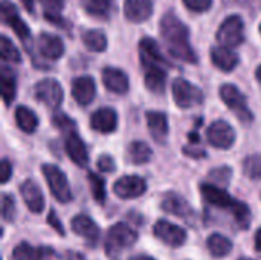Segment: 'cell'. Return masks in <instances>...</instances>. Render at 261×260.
<instances>
[{
  "mask_svg": "<svg viewBox=\"0 0 261 260\" xmlns=\"http://www.w3.org/2000/svg\"><path fill=\"white\" fill-rule=\"evenodd\" d=\"M161 34L170 54L179 60L196 63L197 57L190 44L188 28L171 12L165 14L161 20Z\"/></svg>",
  "mask_w": 261,
  "mask_h": 260,
  "instance_id": "6da1fadb",
  "label": "cell"
},
{
  "mask_svg": "<svg viewBox=\"0 0 261 260\" xmlns=\"http://www.w3.org/2000/svg\"><path fill=\"white\" fill-rule=\"evenodd\" d=\"M138 241L136 231L124 222H118L110 227L106 241V250L110 256L116 257L119 251L130 248Z\"/></svg>",
  "mask_w": 261,
  "mask_h": 260,
  "instance_id": "7a4b0ae2",
  "label": "cell"
},
{
  "mask_svg": "<svg viewBox=\"0 0 261 260\" xmlns=\"http://www.w3.org/2000/svg\"><path fill=\"white\" fill-rule=\"evenodd\" d=\"M43 176L49 185L50 193L58 202H69L72 199V192L66 175L54 164L43 166Z\"/></svg>",
  "mask_w": 261,
  "mask_h": 260,
  "instance_id": "3957f363",
  "label": "cell"
},
{
  "mask_svg": "<svg viewBox=\"0 0 261 260\" xmlns=\"http://www.w3.org/2000/svg\"><path fill=\"white\" fill-rule=\"evenodd\" d=\"M220 97L223 103L237 115V118L243 123H251L254 120V115L246 103L245 95L234 86V84H225L220 87Z\"/></svg>",
  "mask_w": 261,
  "mask_h": 260,
  "instance_id": "277c9868",
  "label": "cell"
},
{
  "mask_svg": "<svg viewBox=\"0 0 261 260\" xmlns=\"http://www.w3.org/2000/svg\"><path fill=\"white\" fill-rule=\"evenodd\" d=\"M243 32H245V25H243L242 17L231 15L220 25L219 32H217V40H219L220 46L232 49L243 43V40H245Z\"/></svg>",
  "mask_w": 261,
  "mask_h": 260,
  "instance_id": "5b68a950",
  "label": "cell"
},
{
  "mask_svg": "<svg viewBox=\"0 0 261 260\" xmlns=\"http://www.w3.org/2000/svg\"><path fill=\"white\" fill-rule=\"evenodd\" d=\"M173 97L176 104L182 109L199 106L203 101V92L197 86L184 78H176L173 81Z\"/></svg>",
  "mask_w": 261,
  "mask_h": 260,
  "instance_id": "8992f818",
  "label": "cell"
},
{
  "mask_svg": "<svg viewBox=\"0 0 261 260\" xmlns=\"http://www.w3.org/2000/svg\"><path fill=\"white\" fill-rule=\"evenodd\" d=\"M35 97L49 109H57L63 103V89L54 78H44L35 86Z\"/></svg>",
  "mask_w": 261,
  "mask_h": 260,
  "instance_id": "52a82bcc",
  "label": "cell"
},
{
  "mask_svg": "<svg viewBox=\"0 0 261 260\" xmlns=\"http://www.w3.org/2000/svg\"><path fill=\"white\" fill-rule=\"evenodd\" d=\"M139 57H141V63H142L145 70H148V69H165L167 67V60L164 58V55L159 49V44L150 37H145L141 40Z\"/></svg>",
  "mask_w": 261,
  "mask_h": 260,
  "instance_id": "ba28073f",
  "label": "cell"
},
{
  "mask_svg": "<svg viewBox=\"0 0 261 260\" xmlns=\"http://www.w3.org/2000/svg\"><path fill=\"white\" fill-rule=\"evenodd\" d=\"M153 231L158 239H161L164 244H167L173 248H179L187 242V231L182 227L171 224L165 219L158 221L154 224Z\"/></svg>",
  "mask_w": 261,
  "mask_h": 260,
  "instance_id": "9c48e42d",
  "label": "cell"
},
{
  "mask_svg": "<svg viewBox=\"0 0 261 260\" xmlns=\"http://www.w3.org/2000/svg\"><path fill=\"white\" fill-rule=\"evenodd\" d=\"M206 136L211 146L222 150H228L236 143V132L226 121H214L208 127Z\"/></svg>",
  "mask_w": 261,
  "mask_h": 260,
  "instance_id": "30bf717a",
  "label": "cell"
},
{
  "mask_svg": "<svg viewBox=\"0 0 261 260\" xmlns=\"http://www.w3.org/2000/svg\"><path fill=\"white\" fill-rule=\"evenodd\" d=\"M145 190H147L145 181L141 176H135V175L122 176L113 185V192L121 199H135V198H139V196H142L145 193Z\"/></svg>",
  "mask_w": 261,
  "mask_h": 260,
  "instance_id": "8fae6325",
  "label": "cell"
},
{
  "mask_svg": "<svg viewBox=\"0 0 261 260\" xmlns=\"http://www.w3.org/2000/svg\"><path fill=\"white\" fill-rule=\"evenodd\" d=\"M200 193H202L203 199L214 207L229 208V211H234V208L239 205V201H236L226 190H223L222 187H217L214 184H206V182L202 184Z\"/></svg>",
  "mask_w": 261,
  "mask_h": 260,
  "instance_id": "7c38bea8",
  "label": "cell"
},
{
  "mask_svg": "<svg viewBox=\"0 0 261 260\" xmlns=\"http://www.w3.org/2000/svg\"><path fill=\"white\" fill-rule=\"evenodd\" d=\"M70 227L73 230L75 234H78L80 238L86 239L89 244H96L101 234L99 227L93 222L92 218L86 216V215H78L70 221Z\"/></svg>",
  "mask_w": 261,
  "mask_h": 260,
  "instance_id": "4fadbf2b",
  "label": "cell"
},
{
  "mask_svg": "<svg viewBox=\"0 0 261 260\" xmlns=\"http://www.w3.org/2000/svg\"><path fill=\"white\" fill-rule=\"evenodd\" d=\"M20 195L26 204V207L29 208V211L32 213H41L44 210V196L41 188L31 179L24 181L20 185Z\"/></svg>",
  "mask_w": 261,
  "mask_h": 260,
  "instance_id": "5bb4252c",
  "label": "cell"
},
{
  "mask_svg": "<svg viewBox=\"0 0 261 260\" xmlns=\"http://www.w3.org/2000/svg\"><path fill=\"white\" fill-rule=\"evenodd\" d=\"M96 95V84L92 77H78L72 83V97L80 106H87Z\"/></svg>",
  "mask_w": 261,
  "mask_h": 260,
  "instance_id": "9a60e30c",
  "label": "cell"
},
{
  "mask_svg": "<svg viewBox=\"0 0 261 260\" xmlns=\"http://www.w3.org/2000/svg\"><path fill=\"white\" fill-rule=\"evenodd\" d=\"M90 126L93 130L99 133H112L116 130L118 126V115L113 109L110 107H102L98 109L96 112L92 113L90 116Z\"/></svg>",
  "mask_w": 261,
  "mask_h": 260,
  "instance_id": "2e32d148",
  "label": "cell"
},
{
  "mask_svg": "<svg viewBox=\"0 0 261 260\" xmlns=\"http://www.w3.org/2000/svg\"><path fill=\"white\" fill-rule=\"evenodd\" d=\"M162 210L165 213L174 215L177 218H184L187 221H191L194 218V211L191 208V205L179 195L176 193H170L165 196V199L162 201Z\"/></svg>",
  "mask_w": 261,
  "mask_h": 260,
  "instance_id": "e0dca14e",
  "label": "cell"
},
{
  "mask_svg": "<svg viewBox=\"0 0 261 260\" xmlns=\"http://www.w3.org/2000/svg\"><path fill=\"white\" fill-rule=\"evenodd\" d=\"M2 15H3V20L8 26L12 28V31L21 38V40H28L29 38V28L28 25L21 20V17L18 15V12L15 11L14 5L3 0L2 2Z\"/></svg>",
  "mask_w": 261,
  "mask_h": 260,
  "instance_id": "ac0fdd59",
  "label": "cell"
},
{
  "mask_svg": "<svg viewBox=\"0 0 261 260\" xmlns=\"http://www.w3.org/2000/svg\"><path fill=\"white\" fill-rule=\"evenodd\" d=\"M66 153L69 158L78 166V167H86L89 162V153L86 149V144L76 133H69L64 141Z\"/></svg>",
  "mask_w": 261,
  "mask_h": 260,
  "instance_id": "d6986e66",
  "label": "cell"
},
{
  "mask_svg": "<svg viewBox=\"0 0 261 260\" xmlns=\"http://www.w3.org/2000/svg\"><path fill=\"white\" fill-rule=\"evenodd\" d=\"M153 12V0H124V14L130 21H145Z\"/></svg>",
  "mask_w": 261,
  "mask_h": 260,
  "instance_id": "ffe728a7",
  "label": "cell"
},
{
  "mask_svg": "<svg viewBox=\"0 0 261 260\" xmlns=\"http://www.w3.org/2000/svg\"><path fill=\"white\" fill-rule=\"evenodd\" d=\"M102 83L107 90L122 95L128 90V77L116 67H106L102 70Z\"/></svg>",
  "mask_w": 261,
  "mask_h": 260,
  "instance_id": "44dd1931",
  "label": "cell"
},
{
  "mask_svg": "<svg viewBox=\"0 0 261 260\" xmlns=\"http://www.w3.org/2000/svg\"><path fill=\"white\" fill-rule=\"evenodd\" d=\"M37 48H38L40 54L49 60H57L64 52V44H63L61 38H58L57 35H52V34H41L38 37Z\"/></svg>",
  "mask_w": 261,
  "mask_h": 260,
  "instance_id": "7402d4cb",
  "label": "cell"
},
{
  "mask_svg": "<svg viewBox=\"0 0 261 260\" xmlns=\"http://www.w3.org/2000/svg\"><path fill=\"white\" fill-rule=\"evenodd\" d=\"M211 60L214 66L223 72H231L239 64V55L232 49L225 46H214L211 49Z\"/></svg>",
  "mask_w": 261,
  "mask_h": 260,
  "instance_id": "603a6c76",
  "label": "cell"
},
{
  "mask_svg": "<svg viewBox=\"0 0 261 260\" xmlns=\"http://www.w3.org/2000/svg\"><path fill=\"white\" fill-rule=\"evenodd\" d=\"M148 129L156 141H164L168 135V118L165 113L158 110H150L145 115Z\"/></svg>",
  "mask_w": 261,
  "mask_h": 260,
  "instance_id": "cb8c5ba5",
  "label": "cell"
},
{
  "mask_svg": "<svg viewBox=\"0 0 261 260\" xmlns=\"http://www.w3.org/2000/svg\"><path fill=\"white\" fill-rule=\"evenodd\" d=\"M84 11L98 18H109L115 8V0H81Z\"/></svg>",
  "mask_w": 261,
  "mask_h": 260,
  "instance_id": "d4e9b609",
  "label": "cell"
},
{
  "mask_svg": "<svg viewBox=\"0 0 261 260\" xmlns=\"http://www.w3.org/2000/svg\"><path fill=\"white\" fill-rule=\"evenodd\" d=\"M15 123L24 133H32L38 127V118L37 115L24 106H18L15 109Z\"/></svg>",
  "mask_w": 261,
  "mask_h": 260,
  "instance_id": "484cf974",
  "label": "cell"
},
{
  "mask_svg": "<svg viewBox=\"0 0 261 260\" xmlns=\"http://www.w3.org/2000/svg\"><path fill=\"white\" fill-rule=\"evenodd\" d=\"M153 156V152L151 149L142 143V141H135L128 146L127 149V158L132 164H136V166H141V164H145L151 159Z\"/></svg>",
  "mask_w": 261,
  "mask_h": 260,
  "instance_id": "4316f807",
  "label": "cell"
},
{
  "mask_svg": "<svg viewBox=\"0 0 261 260\" xmlns=\"http://www.w3.org/2000/svg\"><path fill=\"white\" fill-rule=\"evenodd\" d=\"M206 245H208L210 253L216 257H223V256L229 254L232 250V242L220 233L211 234L206 241Z\"/></svg>",
  "mask_w": 261,
  "mask_h": 260,
  "instance_id": "83f0119b",
  "label": "cell"
},
{
  "mask_svg": "<svg viewBox=\"0 0 261 260\" xmlns=\"http://www.w3.org/2000/svg\"><path fill=\"white\" fill-rule=\"evenodd\" d=\"M167 83V70L165 69H148L145 70V86L154 92L162 93Z\"/></svg>",
  "mask_w": 261,
  "mask_h": 260,
  "instance_id": "f1b7e54d",
  "label": "cell"
},
{
  "mask_svg": "<svg viewBox=\"0 0 261 260\" xmlns=\"http://www.w3.org/2000/svg\"><path fill=\"white\" fill-rule=\"evenodd\" d=\"M83 43L86 48L92 52H102L107 48V38L106 35L98 29H90L83 34Z\"/></svg>",
  "mask_w": 261,
  "mask_h": 260,
  "instance_id": "f546056e",
  "label": "cell"
},
{
  "mask_svg": "<svg viewBox=\"0 0 261 260\" xmlns=\"http://www.w3.org/2000/svg\"><path fill=\"white\" fill-rule=\"evenodd\" d=\"M46 251L43 248H35L26 242L18 244L12 251L14 260H43V254Z\"/></svg>",
  "mask_w": 261,
  "mask_h": 260,
  "instance_id": "4dcf8cb0",
  "label": "cell"
},
{
  "mask_svg": "<svg viewBox=\"0 0 261 260\" xmlns=\"http://www.w3.org/2000/svg\"><path fill=\"white\" fill-rule=\"evenodd\" d=\"M2 95L6 104H11V101L15 98V78L5 67L2 70Z\"/></svg>",
  "mask_w": 261,
  "mask_h": 260,
  "instance_id": "1f68e13d",
  "label": "cell"
},
{
  "mask_svg": "<svg viewBox=\"0 0 261 260\" xmlns=\"http://www.w3.org/2000/svg\"><path fill=\"white\" fill-rule=\"evenodd\" d=\"M89 184H90V190L93 195V199L99 204H102L106 201V181L102 179V176H99L98 173H89Z\"/></svg>",
  "mask_w": 261,
  "mask_h": 260,
  "instance_id": "d6a6232c",
  "label": "cell"
},
{
  "mask_svg": "<svg viewBox=\"0 0 261 260\" xmlns=\"http://www.w3.org/2000/svg\"><path fill=\"white\" fill-rule=\"evenodd\" d=\"M0 54L5 61L18 63L21 60L18 49L12 44V41L6 35H2V38H0Z\"/></svg>",
  "mask_w": 261,
  "mask_h": 260,
  "instance_id": "836d02e7",
  "label": "cell"
},
{
  "mask_svg": "<svg viewBox=\"0 0 261 260\" xmlns=\"http://www.w3.org/2000/svg\"><path fill=\"white\" fill-rule=\"evenodd\" d=\"M243 172L251 179H261V155H251L243 161Z\"/></svg>",
  "mask_w": 261,
  "mask_h": 260,
  "instance_id": "e575fe53",
  "label": "cell"
},
{
  "mask_svg": "<svg viewBox=\"0 0 261 260\" xmlns=\"http://www.w3.org/2000/svg\"><path fill=\"white\" fill-rule=\"evenodd\" d=\"M2 216L6 222H12L15 219V201L9 195H3L2 198Z\"/></svg>",
  "mask_w": 261,
  "mask_h": 260,
  "instance_id": "d590c367",
  "label": "cell"
},
{
  "mask_svg": "<svg viewBox=\"0 0 261 260\" xmlns=\"http://www.w3.org/2000/svg\"><path fill=\"white\" fill-rule=\"evenodd\" d=\"M52 121H54L55 127L60 129L61 132H64V130H67V129L72 130V129L75 127V123H73L67 115H64V113H55Z\"/></svg>",
  "mask_w": 261,
  "mask_h": 260,
  "instance_id": "8d00e7d4",
  "label": "cell"
},
{
  "mask_svg": "<svg viewBox=\"0 0 261 260\" xmlns=\"http://www.w3.org/2000/svg\"><path fill=\"white\" fill-rule=\"evenodd\" d=\"M184 3L193 12H205L211 8L213 0H184Z\"/></svg>",
  "mask_w": 261,
  "mask_h": 260,
  "instance_id": "74e56055",
  "label": "cell"
},
{
  "mask_svg": "<svg viewBox=\"0 0 261 260\" xmlns=\"http://www.w3.org/2000/svg\"><path fill=\"white\" fill-rule=\"evenodd\" d=\"M211 178L216 179L220 184H228L229 178H231V170L228 167H222V169H216L211 172Z\"/></svg>",
  "mask_w": 261,
  "mask_h": 260,
  "instance_id": "f35d334b",
  "label": "cell"
},
{
  "mask_svg": "<svg viewBox=\"0 0 261 260\" xmlns=\"http://www.w3.org/2000/svg\"><path fill=\"white\" fill-rule=\"evenodd\" d=\"M98 169H99V172H104V173L113 172V170L116 169V167H115L113 158H110V156H107V155H102V156L98 159Z\"/></svg>",
  "mask_w": 261,
  "mask_h": 260,
  "instance_id": "ab89813d",
  "label": "cell"
},
{
  "mask_svg": "<svg viewBox=\"0 0 261 260\" xmlns=\"http://www.w3.org/2000/svg\"><path fill=\"white\" fill-rule=\"evenodd\" d=\"M46 14H58L64 5V0H41Z\"/></svg>",
  "mask_w": 261,
  "mask_h": 260,
  "instance_id": "60d3db41",
  "label": "cell"
},
{
  "mask_svg": "<svg viewBox=\"0 0 261 260\" xmlns=\"http://www.w3.org/2000/svg\"><path fill=\"white\" fill-rule=\"evenodd\" d=\"M11 175H12V166H11V162L8 159H2V162H0V182L2 184H6L9 181Z\"/></svg>",
  "mask_w": 261,
  "mask_h": 260,
  "instance_id": "b9f144b4",
  "label": "cell"
},
{
  "mask_svg": "<svg viewBox=\"0 0 261 260\" xmlns=\"http://www.w3.org/2000/svg\"><path fill=\"white\" fill-rule=\"evenodd\" d=\"M47 222L54 227V230H55L60 236H64V228H63L61 222L58 221V218H57L55 211H50V213H49V216H47Z\"/></svg>",
  "mask_w": 261,
  "mask_h": 260,
  "instance_id": "7bdbcfd3",
  "label": "cell"
},
{
  "mask_svg": "<svg viewBox=\"0 0 261 260\" xmlns=\"http://www.w3.org/2000/svg\"><path fill=\"white\" fill-rule=\"evenodd\" d=\"M66 260H86L83 254L76 253V251H67L66 253Z\"/></svg>",
  "mask_w": 261,
  "mask_h": 260,
  "instance_id": "ee69618b",
  "label": "cell"
},
{
  "mask_svg": "<svg viewBox=\"0 0 261 260\" xmlns=\"http://www.w3.org/2000/svg\"><path fill=\"white\" fill-rule=\"evenodd\" d=\"M255 248L261 251V228L257 231V234H255Z\"/></svg>",
  "mask_w": 261,
  "mask_h": 260,
  "instance_id": "f6af8a7d",
  "label": "cell"
},
{
  "mask_svg": "<svg viewBox=\"0 0 261 260\" xmlns=\"http://www.w3.org/2000/svg\"><path fill=\"white\" fill-rule=\"evenodd\" d=\"M21 3L24 5V8H26L28 11H32V6H34V2H32V0H21Z\"/></svg>",
  "mask_w": 261,
  "mask_h": 260,
  "instance_id": "bcb514c9",
  "label": "cell"
},
{
  "mask_svg": "<svg viewBox=\"0 0 261 260\" xmlns=\"http://www.w3.org/2000/svg\"><path fill=\"white\" fill-rule=\"evenodd\" d=\"M130 260H154L153 257H150V256H135V257H132Z\"/></svg>",
  "mask_w": 261,
  "mask_h": 260,
  "instance_id": "7dc6e473",
  "label": "cell"
},
{
  "mask_svg": "<svg viewBox=\"0 0 261 260\" xmlns=\"http://www.w3.org/2000/svg\"><path fill=\"white\" fill-rule=\"evenodd\" d=\"M255 77H257V80L261 83V64L258 66V69H257V72H255Z\"/></svg>",
  "mask_w": 261,
  "mask_h": 260,
  "instance_id": "c3c4849f",
  "label": "cell"
},
{
  "mask_svg": "<svg viewBox=\"0 0 261 260\" xmlns=\"http://www.w3.org/2000/svg\"><path fill=\"white\" fill-rule=\"evenodd\" d=\"M239 260H252V259H249V257H240Z\"/></svg>",
  "mask_w": 261,
  "mask_h": 260,
  "instance_id": "681fc988",
  "label": "cell"
},
{
  "mask_svg": "<svg viewBox=\"0 0 261 260\" xmlns=\"http://www.w3.org/2000/svg\"><path fill=\"white\" fill-rule=\"evenodd\" d=\"M260 32H261V25H260Z\"/></svg>",
  "mask_w": 261,
  "mask_h": 260,
  "instance_id": "f907efd6",
  "label": "cell"
}]
</instances>
